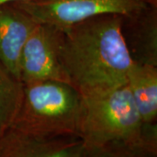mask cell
Wrapping results in <instances>:
<instances>
[{
  "mask_svg": "<svg viewBox=\"0 0 157 157\" xmlns=\"http://www.w3.org/2000/svg\"><path fill=\"white\" fill-rule=\"evenodd\" d=\"M123 23L122 16L104 14L63 30V66L81 95L127 84L134 59Z\"/></svg>",
  "mask_w": 157,
  "mask_h": 157,
  "instance_id": "cell-1",
  "label": "cell"
},
{
  "mask_svg": "<svg viewBox=\"0 0 157 157\" xmlns=\"http://www.w3.org/2000/svg\"><path fill=\"white\" fill-rule=\"evenodd\" d=\"M77 136L86 150L123 145L157 151L156 127L142 122L127 84L81 95Z\"/></svg>",
  "mask_w": 157,
  "mask_h": 157,
  "instance_id": "cell-2",
  "label": "cell"
},
{
  "mask_svg": "<svg viewBox=\"0 0 157 157\" xmlns=\"http://www.w3.org/2000/svg\"><path fill=\"white\" fill-rule=\"evenodd\" d=\"M80 105L81 94L68 83L24 84L21 106L11 128L45 137L77 136Z\"/></svg>",
  "mask_w": 157,
  "mask_h": 157,
  "instance_id": "cell-3",
  "label": "cell"
},
{
  "mask_svg": "<svg viewBox=\"0 0 157 157\" xmlns=\"http://www.w3.org/2000/svg\"><path fill=\"white\" fill-rule=\"evenodd\" d=\"M13 4L36 22L61 30L104 14L132 17L148 7L140 0H22Z\"/></svg>",
  "mask_w": 157,
  "mask_h": 157,
  "instance_id": "cell-4",
  "label": "cell"
},
{
  "mask_svg": "<svg viewBox=\"0 0 157 157\" xmlns=\"http://www.w3.org/2000/svg\"><path fill=\"white\" fill-rule=\"evenodd\" d=\"M62 41L63 30L48 24L36 25L20 55L18 75L23 84L45 80L70 84L62 62Z\"/></svg>",
  "mask_w": 157,
  "mask_h": 157,
  "instance_id": "cell-5",
  "label": "cell"
},
{
  "mask_svg": "<svg viewBox=\"0 0 157 157\" xmlns=\"http://www.w3.org/2000/svg\"><path fill=\"white\" fill-rule=\"evenodd\" d=\"M78 136H38L10 128L0 136V157H86Z\"/></svg>",
  "mask_w": 157,
  "mask_h": 157,
  "instance_id": "cell-6",
  "label": "cell"
},
{
  "mask_svg": "<svg viewBox=\"0 0 157 157\" xmlns=\"http://www.w3.org/2000/svg\"><path fill=\"white\" fill-rule=\"evenodd\" d=\"M37 24L13 3L0 6V62L18 79L22 49Z\"/></svg>",
  "mask_w": 157,
  "mask_h": 157,
  "instance_id": "cell-7",
  "label": "cell"
},
{
  "mask_svg": "<svg viewBox=\"0 0 157 157\" xmlns=\"http://www.w3.org/2000/svg\"><path fill=\"white\" fill-rule=\"evenodd\" d=\"M127 86L142 122L147 127H156L157 67L134 60Z\"/></svg>",
  "mask_w": 157,
  "mask_h": 157,
  "instance_id": "cell-8",
  "label": "cell"
},
{
  "mask_svg": "<svg viewBox=\"0 0 157 157\" xmlns=\"http://www.w3.org/2000/svg\"><path fill=\"white\" fill-rule=\"evenodd\" d=\"M128 18L134 22L133 49L129 50L133 59L157 67V8L148 6Z\"/></svg>",
  "mask_w": 157,
  "mask_h": 157,
  "instance_id": "cell-9",
  "label": "cell"
},
{
  "mask_svg": "<svg viewBox=\"0 0 157 157\" xmlns=\"http://www.w3.org/2000/svg\"><path fill=\"white\" fill-rule=\"evenodd\" d=\"M24 94V84L0 62V136L12 126Z\"/></svg>",
  "mask_w": 157,
  "mask_h": 157,
  "instance_id": "cell-10",
  "label": "cell"
},
{
  "mask_svg": "<svg viewBox=\"0 0 157 157\" xmlns=\"http://www.w3.org/2000/svg\"><path fill=\"white\" fill-rule=\"evenodd\" d=\"M86 157H157V151L123 145H110L86 150Z\"/></svg>",
  "mask_w": 157,
  "mask_h": 157,
  "instance_id": "cell-11",
  "label": "cell"
},
{
  "mask_svg": "<svg viewBox=\"0 0 157 157\" xmlns=\"http://www.w3.org/2000/svg\"><path fill=\"white\" fill-rule=\"evenodd\" d=\"M140 1L149 7L157 8V0H140Z\"/></svg>",
  "mask_w": 157,
  "mask_h": 157,
  "instance_id": "cell-12",
  "label": "cell"
},
{
  "mask_svg": "<svg viewBox=\"0 0 157 157\" xmlns=\"http://www.w3.org/2000/svg\"><path fill=\"white\" fill-rule=\"evenodd\" d=\"M22 0H0V6L5 5V4H10V3H14V2H18Z\"/></svg>",
  "mask_w": 157,
  "mask_h": 157,
  "instance_id": "cell-13",
  "label": "cell"
}]
</instances>
